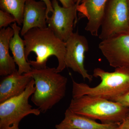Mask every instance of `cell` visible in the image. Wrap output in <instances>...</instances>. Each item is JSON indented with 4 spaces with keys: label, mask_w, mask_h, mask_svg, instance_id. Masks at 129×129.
I'll list each match as a JSON object with an SVG mask.
<instances>
[{
    "label": "cell",
    "mask_w": 129,
    "mask_h": 129,
    "mask_svg": "<svg viewBox=\"0 0 129 129\" xmlns=\"http://www.w3.org/2000/svg\"><path fill=\"white\" fill-rule=\"evenodd\" d=\"M82 1V0H77L76 3V7L78 6L79 5H80V4L81 2Z\"/></svg>",
    "instance_id": "7402d4cb"
},
{
    "label": "cell",
    "mask_w": 129,
    "mask_h": 129,
    "mask_svg": "<svg viewBox=\"0 0 129 129\" xmlns=\"http://www.w3.org/2000/svg\"><path fill=\"white\" fill-rule=\"evenodd\" d=\"M29 0H0L1 10L14 17L16 23L21 25L23 22L24 11L25 3Z\"/></svg>",
    "instance_id": "2e32d148"
},
{
    "label": "cell",
    "mask_w": 129,
    "mask_h": 129,
    "mask_svg": "<svg viewBox=\"0 0 129 129\" xmlns=\"http://www.w3.org/2000/svg\"><path fill=\"white\" fill-rule=\"evenodd\" d=\"M99 37L102 41L120 33L129 32L127 0H108Z\"/></svg>",
    "instance_id": "8992f818"
},
{
    "label": "cell",
    "mask_w": 129,
    "mask_h": 129,
    "mask_svg": "<svg viewBox=\"0 0 129 129\" xmlns=\"http://www.w3.org/2000/svg\"><path fill=\"white\" fill-rule=\"evenodd\" d=\"M45 3L47 6V19L49 18V14L50 13H53V9L52 7V4L51 0H41Z\"/></svg>",
    "instance_id": "ffe728a7"
},
{
    "label": "cell",
    "mask_w": 129,
    "mask_h": 129,
    "mask_svg": "<svg viewBox=\"0 0 129 129\" xmlns=\"http://www.w3.org/2000/svg\"><path fill=\"white\" fill-rule=\"evenodd\" d=\"M62 5L63 7L68 8L76 5L74 0H58Z\"/></svg>",
    "instance_id": "44dd1931"
},
{
    "label": "cell",
    "mask_w": 129,
    "mask_h": 129,
    "mask_svg": "<svg viewBox=\"0 0 129 129\" xmlns=\"http://www.w3.org/2000/svg\"><path fill=\"white\" fill-rule=\"evenodd\" d=\"M114 101L117 102L125 107H129V89Z\"/></svg>",
    "instance_id": "ac0fdd59"
},
{
    "label": "cell",
    "mask_w": 129,
    "mask_h": 129,
    "mask_svg": "<svg viewBox=\"0 0 129 129\" xmlns=\"http://www.w3.org/2000/svg\"><path fill=\"white\" fill-rule=\"evenodd\" d=\"M23 37L25 58L33 68H46L48 58L54 56L58 61L57 72L59 73L65 69L66 43L58 38L51 29L34 28Z\"/></svg>",
    "instance_id": "6da1fadb"
},
{
    "label": "cell",
    "mask_w": 129,
    "mask_h": 129,
    "mask_svg": "<svg viewBox=\"0 0 129 129\" xmlns=\"http://www.w3.org/2000/svg\"><path fill=\"white\" fill-rule=\"evenodd\" d=\"M53 13L47 20V27L56 36L66 42L74 33V27L78 21L76 5L68 8L61 7L57 0H52Z\"/></svg>",
    "instance_id": "9c48e42d"
},
{
    "label": "cell",
    "mask_w": 129,
    "mask_h": 129,
    "mask_svg": "<svg viewBox=\"0 0 129 129\" xmlns=\"http://www.w3.org/2000/svg\"><path fill=\"white\" fill-rule=\"evenodd\" d=\"M119 129H129V112L120 123Z\"/></svg>",
    "instance_id": "d6986e66"
},
{
    "label": "cell",
    "mask_w": 129,
    "mask_h": 129,
    "mask_svg": "<svg viewBox=\"0 0 129 129\" xmlns=\"http://www.w3.org/2000/svg\"><path fill=\"white\" fill-rule=\"evenodd\" d=\"M65 43L64 62L66 67L78 73L84 80L92 81L93 75L88 73L84 65L85 53L89 49L88 40L77 32L73 33Z\"/></svg>",
    "instance_id": "ba28073f"
},
{
    "label": "cell",
    "mask_w": 129,
    "mask_h": 129,
    "mask_svg": "<svg viewBox=\"0 0 129 129\" xmlns=\"http://www.w3.org/2000/svg\"><path fill=\"white\" fill-rule=\"evenodd\" d=\"M76 1H77V0H74L75 2V3H76Z\"/></svg>",
    "instance_id": "cb8c5ba5"
},
{
    "label": "cell",
    "mask_w": 129,
    "mask_h": 129,
    "mask_svg": "<svg viewBox=\"0 0 129 129\" xmlns=\"http://www.w3.org/2000/svg\"><path fill=\"white\" fill-rule=\"evenodd\" d=\"M14 34L10 40L9 48L11 51L14 61L18 67V72L20 74L27 73L32 68L26 59L25 55V43L20 36L21 28L14 22L11 25Z\"/></svg>",
    "instance_id": "9a60e30c"
},
{
    "label": "cell",
    "mask_w": 129,
    "mask_h": 129,
    "mask_svg": "<svg viewBox=\"0 0 129 129\" xmlns=\"http://www.w3.org/2000/svg\"><path fill=\"white\" fill-rule=\"evenodd\" d=\"M35 90L33 79L22 94L1 103L0 129H19V123L24 118L30 114L40 115V110L32 108L29 103Z\"/></svg>",
    "instance_id": "5b68a950"
},
{
    "label": "cell",
    "mask_w": 129,
    "mask_h": 129,
    "mask_svg": "<svg viewBox=\"0 0 129 129\" xmlns=\"http://www.w3.org/2000/svg\"><path fill=\"white\" fill-rule=\"evenodd\" d=\"M108 0H82L77 7L79 19L86 18V30L93 36H99V31Z\"/></svg>",
    "instance_id": "30bf717a"
},
{
    "label": "cell",
    "mask_w": 129,
    "mask_h": 129,
    "mask_svg": "<svg viewBox=\"0 0 129 129\" xmlns=\"http://www.w3.org/2000/svg\"><path fill=\"white\" fill-rule=\"evenodd\" d=\"M128 2V15H129V0H127Z\"/></svg>",
    "instance_id": "603a6c76"
},
{
    "label": "cell",
    "mask_w": 129,
    "mask_h": 129,
    "mask_svg": "<svg viewBox=\"0 0 129 129\" xmlns=\"http://www.w3.org/2000/svg\"><path fill=\"white\" fill-rule=\"evenodd\" d=\"M120 124L100 123L68 108L64 113V119L55 127L56 129H119Z\"/></svg>",
    "instance_id": "7c38bea8"
},
{
    "label": "cell",
    "mask_w": 129,
    "mask_h": 129,
    "mask_svg": "<svg viewBox=\"0 0 129 129\" xmlns=\"http://www.w3.org/2000/svg\"><path fill=\"white\" fill-rule=\"evenodd\" d=\"M99 48L111 67L129 69V32L102 41Z\"/></svg>",
    "instance_id": "52a82bcc"
},
{
    "label": "cell",
    "mask_w": 129,
    "mask_h": 129,
    "mask_svg": "<svg viewBox=\"0 0 129 129\" xmlns=\"http://www.w3.org/2000/svg\"><path fill=\"white\" fill-rule=\"evenodd\" d=\"M93 77L99 78L101 83L94 87L84 83H77L72 79L73 98L84 95L99 97L114 101L129 89V69L116 68L109 72L100 68L94 70Z\"/></svg>",
    "instance_id": "3957f363"
},
{
    "label": "cell",
    "mask_w": 129,
    "mask_h": 129,
    "mask_svg": "<svg viewBox=\"0 0 129 129\" xmlns=\"http://www.w3.org/2000/svg\"><path fill=\"white\" fill-rule=\"evenodd\" d=\"M33 79L27 74H20L17 69L6 76L0 84V103L21 95Z\"/></svg>",
    "instance_id": "4fadbf2b"
},
{
    "label": "cell",
    "mask_w": 129,
    "mask_h": 129,
    "mask_svg": "<svg viewBox=\"0 0 129 129\" xmlns=\"http://www.w3.org/2000/svg\"><path fill=\"white\" fill-rule=\"evenodd\" d=\"M14 34L13 29L10 27L0 30V75L7 76L15 72L16 63L9 52V42Z\"/></svg>",
    "instance_id": "5bb4252c"
},
{
    "label": "cell",
    "mask_w": 129,
    "mask_h": 129,
    "mask_svg": "<svg viewBox=\"0 0 129 129\" xmlns=\"http://www.w3.org/2000/svg\"><path fill=\"white\" fill-rule=\"evenodd\" d=\"M26 74L35 81L36 90L31 101L41 112H46L64 98L68 79L59 74L56 68H32L29 73Z\"/></svg>",
    "instance_id": "7a4b0ae2"
},
{
    "label": "cell",
    "mask_w": 129,
    "mask_h": 129,
    "mask_svg": "<svg viewBox=\"0 0 129 129\" xmlns=\"http://www.w3.org/2000/svg\"><path fill=\"white\" fill-rule=\"evenodd\" d=\"M47 6L42 1L29 0L26 2L24 11L23 22L20 34L23 36L35 28H47Z\"/></svg>",
    "instance_id": "8fae6325"
},
{
    "label": "cell",
    "mask_w": 129,
    "mask_h": 129,
    "mask_svg": "<svg viewBox=\"0 0 129 129\" xmlns=\"http://www.w3.org/2000/svg\"><path fill=\"white\" fill-rule=\"evenodd\" d=\"M16 22L14 17L8 13L0 10V28H6L12 23Z\"/></svg>",
    "instance_id": "e0dca14e"
},
{
    "label": "cell",
    "mask_w": 129,
    "mask_h": 129,
    "mask_svg": "<svg viewBox=\"0 0 129 129\" xmlns=\"http://www.w3.org/2000/svg\"><path fill=\"white\" fill-rule=\"evenodd\" d=\"M68 108L103 124L120 123L129 112V107L117 102L89 95L73 98Z\"/></svg>",
    "instance_id": "277c9868"
}]
</instances>
